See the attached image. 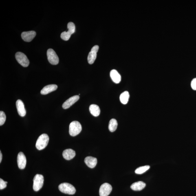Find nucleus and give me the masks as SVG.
<instances>
[{
	"instance_id": "1a4fd4ad",
	"label": "nucleus",
	"mask_w": 196,
	"mask_h": 196,
	"mask_svg": "<svg viewBox=\"0 0 196 196\" xmlns=\"http://www.w3.org/2000/svg\"><path fill=\"white\" fill-rule=\"evenodd\" d=\"M26 158L23 152H20L17 156V163L18 167L21 169H23L26 164Z\"/></svg>"
},
{
	"instance_id": "a211bd4d",
	"label": "nucleus",
	"mask_w": 196,
	"mask_h": 196,
	"mask_svg": "<svg viewBox=\"0 0 196 196\" xmlns=\"http://www.w3.org/2000/svg\"><path fill=\"white\" fill-rule=\"evenodd\" d=\"M130 97L129 93L128 91H125L120 96V100L122 104H126L128 103Z\"/></svg>"
},
{
	"instance_id": "4468645a",
	"label": "nucleus",
	"mask_w": 196,
	"mask_h": 196,
	"mask_svg": "<svg viewBox=\"0 0 196 196\" xmlns=\"http://www.w3.org/2000/svg\"><path fill=\"white\" fill-rule=\"evenodd\" d=\"M75 152L72 149H67L65 150L63 153L64 158L67 160H70L75 156Z\"/></svg>"
},
{
	"instance_id": "b1692460",
	"label": "nucleus",
	"mask_w": 196,
	"mask_h": 196,
	"mask_svg": "<svg viewBox=\"0 0 196 196\" xmlns=\"http://www.w3.org/2000/svg\"><path fill=\"white\" fill-rule=\"evenodd\" d=\"M67 28L68 30L72 32L73 34H74L75 31V26L74 23L72 22H70L67 25Z\"/></svg>"
},
{
	"instance_id": "dca6fc26",
	"label": "nucleus",
	"mask_w": 196,
	"mask_h": 196,
	"mask_svg": "<svg viewBox=\"0 0 196 196\" xmlns=\"http://www.w3.org/2000/svg\"><path fill=\"white\" fill-rule=\"evenodd\" d=\"M111 77L113 81L116 84L120 83L121 81V76L119 73L115 69L111 70L110 72Z\"/></svg>"
},
{
	"instance_id": "4be33fe9",
	"label": "nucleus",
	"mask_w": 196,
	"mask_h": 196,
	"mask_svg": "<svg viewBox=\"0 0 196 196\" xmlns=\"http://www.w3.org/2000/svg\"><path fill=\"white\" fill-rule=\"evenodd\" d=\"M72 35L71 33L68 31H67V32H62L61 34V38L62 39L65 40V41H67L70 39Z\"/></svg>"
},
{
	"instance_id": "9d476101",
	"label": "nucleus",
	"mask_w": 196,
	"mask_h": 196,
	"mask_svg": "<svg viewBox=\"0 0 196 196\" xmlns=\"http://www.w3.org/2000/svg\"><path fill=\"white\" fill-rule=\"evenodd\" d=\"M36 34V32L33 31L24 32L22 33V38L25 42H30L35 37Z\"/></svg>"
},
{
	"instance_id": "7ed1b4c3",
	"label": "nucleus",
	"mask_w": 196,
	"mask_h": 196,
	"mask_svg": "<svg viewBox=\"0 0 196 196\" xmlns=\"http://www.w3.org/2000/svg\"><path fill=\"white\" fill-rule=\"evenodd\" d=\"M60 191L63 193L73 195L76 193V189L72 184L67 183H63L58 186Z\"/></svg>"
},
{
	"instance_id": "5701e85b",
	"label": "nucleus",
	"mask_w": 196,
	"mask_h": 196,
	"mask_svg": "<svg viewBox=\"0 0 196 196\" xmlns=\"http://www.w3.org/2000/svg\"><path fill=\"white\" fill-rule=\"evenodd\" d=\"M6 120V116L3 111H0V125L2 126L5 123Z\"/></svg>"
},
{
	"instance_id": "393cba45",
	"label": "nucleus",
	"mask_w": 196,
	"mask_h": 196,
	"mask_svg": "<svg viewBox=\"0 0 196 196\" xmlns=\"http://www.w3.org/2000/svg\"><path fill=\"white\" fill-rule=\"evenodd\" d=\"M7 182L3 181L2 179H0V189L2 190L7 187Z\"/></svg>"
},
{
	"instance_id": "20e7f679",
	"label": "nucleus",
	"mask_w": 196,
	"mask_h": 196,
	"mask_svg": "<svg viewBox=\"0 0 196 196\" xmlns=\"http://www.w3.org/2000/svg\"><path fill=\"white\" fill-rule=\"evenodd\" d=\"M44 178L43 175L37 174L33 179V188L35 191H38L41 189L43 186Z\"/></svg>"
},
{
	"instance_id": "6ab92c4d",
	"label": "nucleus",
	"mask_w": 196,
	"mask_h": 196,
	"mask_svg": "<svg viewBox=\"0 0 196 196\" xmlns=\"http://www.w3.org/2000/svg\"><path fill=\"white\" fill-rule=\"evenodd\" d=\"M118 126V123L116 119L114 118L111 119L110 121L109 125V131L112 132L115 131L116 130Z\"/></svg>"
},
{
	"instance_id": "f257e3e1",
	"label": "nucleus",
	"mask_w": 196,
	"mask_h": 196,
	"mask_svg": "<svg viewBox=\"0 0 196 196\" xmlns=\"http://www.w3.org/2000/svg\"><path fill=\"white\" fill-rule=\"evenodd\" d=\"M49 138L48 135L46 134L40 135L36 141V147L38 150H43L45 149L48 143Z\"/></svg>"
},
{
	"instance_id": "bb28decb",
	"label": "nucleus",
	"mask_w": 196,
	"mask_h": 196,
	"mask_svg": "<svg viewBox=\"0 0 196 196\" xmlns=\"http://www.w3.org/2000/svg\"><path fill=\"white\" fill-rule=\"evenodd\" d=\"M99 49V47L98 45H95L94 47L92 48L91 49V52L96 53L98 52Z\"/></svg>"
},
{
	"instance_id": "ddd939ff",
	"label": "nucleus",
	"mask_w": 196,
	"mask_h": 196,
	"mask_svg": "<svg viewBox=\"0 0 196 196\" xmlns=\"http://www.w3.org/2000/svg\"><path fill=\"white\" fill-rule=\"evenodd\" d=\"M84 162L88 167L93 168L96 166L98 161L96 158L88 156L85 158Z\"/></svg>"
},
{
	"instance_id": "aec40b11",
	"label": "nucleus",
	"mask_w": 196,
	"mask_h": 196,
	"mask_svg": "<svg viewBox=\"0 0 196 196\" xmlns=\"http://www.w3.org/2000/svg\"><path fill=\"white\" fill-rule=\"evenodd\" d=\"M97 57V53L92 52L89 53L88 55V62L90 65H92L94 63L95 60H96Z\"/></svg>"
},
{
	"instance_id": "f8f14e48",
	"label": "nucleus",
	"mask_w": 196,
	"mask_h": 196,
	"mask_svg": "<svg viewBox=\"0 0 196 196\" xmlns=\"http://www.w3.org/2000/svg\"><path fill=\"white\" fill-rule=\"evenodd\" d=\"M58 88V86L55 84H51L45 86L41 91V94L46 95L52 91H56Z\"/></svg>"
},
{
	"instance_id": "0eeeda50",
	"label": "nucleus",
	"mask_w": 196,
	"mask_h": 196,
	"mask_svg": "<svg viewBox=\"0 0 196 196\" xmlns=\"http://www.w3.org/2000/svg\"><path fill=\"white\" fill-rule=\"evenodd\" d=\"M112 188L111 185L106 183L101 186L99 190L100 196H108L112 191Z\"/></svg>"
},
{
	"instance_id": "39448f33",
	"label": "nucleus",
	"mask_w": 196,
	"mask_h": 196,
	"mask_svg": "<svg viewBox=\"0 0 196 196\" xmlns=\"http://www.w3.org/2000/svg\"><path fill=\"white\" fill-rule=\"evenodd\" d=\"M15 58L18 63L23 67L28 66L30 61L25 54L21 52H17L15 54Z\"/></svg>"
},
{
	"instance_id": "a878e982",
	"label": "nucleus",
	"mask_w": 196,
	"mask_h": 196,
	"mask_svg": "<svg viewBox=\"0 0 196 196\" xmlns=\"http://www.w3.org/2000/svg\"><path fill=\"white\" fill-rule=\"evenodd\" d=\"M191 85L192 89L196 91V78L192 80Z\"/></svg>"
},
{
	"instance_id": "423d86ee",
	"label": "nucleus",
	"mask_w": 196,
	"mask_h": 196,
	"mask_svg": "<svg viewBox=\"0 0 196 196\" xmlns=\"http://www.w3.org/2000/svg\"><path fill=\"white\" fill-rule=\"evenodd\" d=\"M48 59L51 65H56L59 63V58L56 53L52 49H49L47 51Z\"/></svg>"
},
{
	"instance_id": "f03ea898",
	"label": "nucleus",
	"mask_w": 196,
	"mask_h": 196,
	"mask_svg": "<svg viewBox=\"0 0 196 196\" xmlns=\"http://www.w3.org/2000/svg\"><path fill=\"white\" fill-rule=\"evenodd\" d=\"M82 130V126L78 121H73L69 126V133L72 136H75L79 134Z\"/></svg>"
},
{
	"instance_id": "6e6552de",
	"label": "nucleus",
	"mask_w": 196,
	"mask_h": 196,
	"mask_svg": "<svg viewBox=\"0 0 196 196\" xmlns=\"http://www.w3.org/2000/svg\"><path fill=\"white\" fill-rule=\"evenodd\" d=\"M79 98L80 97L78 95H75V96L71 97L64 102L62 105V107L65 109L69 108L73 104L78 101Z\"/></svg>"
},
{
	"instance_id": "f3484780",
	"label": "nucleus",
	"mask_w": 196,
	"mask_h": 196,
	"mask_svg": "<svg viewBox=\"0 0 196 196\" xmlns=\"http://www.w3.org/2000/svg\"><path fill=\"white\" fill-rule=\"evenodd\" d=\"M89 111L91 114L95 117H98L100 115V109L98 105L92 104L90 106Z\"/></svg>"
},
{
	"instance_id": "cd10ccee",
	"label": "nucleus",
	"mask_w": 196,
	"mask_h": 196,
	"mask_svg": "<svg viewBox=\"0 0 196 196\" xmlns=\"http://www.w3.org/2000/svg\"><path fill=\"white\" fill-rule=\"evenodd\" d=\"M2 158V154L1 151H0V163H1V162Z\"/></svg>"
},
{
	"instance_id": "9b49d317",
	"label": "nucleus",
	"mask_w": 196,
	"mask_h": 196,
	"mask_svg": "<svg viewBox=\"0 0 196 196\" xmlns=\"http://www.w3.org/2000/svg\"><path fill=\"white\" fill-rule=\"evenodd\" d=\"M16 106L18 114L21 117H24L26 115L24 104L21 100H18L16 102Z\"/></svg>"
},
{
	"instance_id": "412c9836",
	"label": "nucleus",
	"mask_w": 196,
	"mask_h": 196,
	"mask_svg": "<svg viewBox=\"0 0 196 196\" xmlns=\"http://www.w3.org/2000/svg\"><path fill=\"white\" fill-rule=\"evenodd\" d=\"M150 168V166L149 165H146L145 166H143L142 167H140L137 168V169L135 170V173L137 174H143L144 173L147 171Z\"/></svg>"
},
{
	"instance_id": "2eb2a0df",
	"label": "nucleus",
	"mask_w": 196,
	"mask_h": 196,
	"mask_svg": "<svg viewBox=\"0 0 196 196\" xmlns=\"http://www.w3.org/2000/svg\"><path fill=\"white\" fill-rule=\"evenodd\" d=\"M146 184L142 181L135 182L131 185V188L134 191H140L145 187Z\"/></svg>"
}]
</instances>
